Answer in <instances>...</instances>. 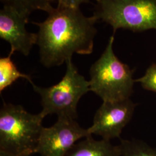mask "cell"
<instances>
[{"instance_id": "10", "label": "cell", "mask_w": 156, "mask_h": 156, "mask_svg": "<svg viewBox=\"0 0 156 156\" xmlns=\"http://www.w3.org/2000/svg\"><path fill=\"white\" fill-rule=\"evenodd\" d=\"M10 53L5 57L0 58V92L1 93L9 86H11L19 78L27 80L31 84L33 83L31 78L27 74L20 73L16 66L13 62Z\"/></svg>"}, {"instance_id": "1", "label": "cell", "mask_w": 156, "mask_h": 156, "mask_svg": "<svg viewBox=\"0 0 156 156\" xmlns=\"http://www.w3.org/2000/svg\"><path fill=\"white\" fill-rule=\"evenodd\" d=\"M48 13L44 22H33L39 27L37 45L44 67L60 66L75 53H92L98 22L94 17L85 16L79 8L59 5Z\"/></svg>"}, {"instance_id": "5", "label": "cell", "mask_w": 156, "mask_h": 156, "mask_svg": "<svg viewBox=\"0 0 156 156\" xmlns=\"http://www.w3.org/2000/svg\"><path fill=\"white\" fill-rule=\"evenodd\" d=\"M111 25L133 31L156 30V0H97L93 15Z\"/></svg>"}, {"instance_id": "12", "label": "cell", "mask_w": 156, "mask_h": 156, "mask_svg": "<svg viewBox=\"0 0 156 156\" xmlns=\"http://www.w3.org/2000/svg\"><path fill=\"white\" fill-rule=\"evenodd\" d=\"M119 146L122 156H156V149L136 140H121Z\"/></svg>"}, {"instance_id": "11", "label": "cell", "mask_w": 156, "mask_h": 156, "mask_svg": "<svg viewBox=\"0 0 156 156\" xmlns=\"http://www.w3.org/2000/svg\"><path fill=\"white\" fill-rule=\"evenodd\" d=\"M56 0H1L4 6L8 7L23 15L30 16L36 10L47 13L53 8L51 6Z\"/></svg>"}, {"instance_id": "6", "label": "cell", "mask_w": 156, "mask_h": 156, "mask_svg": "<svg viewBox=\"0 0 156 156\" xmlns=\"http://www.w3.org/2000/svg\"><path fill=\"white\" fill-rule=\"evenodd\" d=\"M91 134L80 126L75 119L58 117L49 127L41 130L36 153L41 156H66L79 140Z\"/></svg>"}, {"instance_id": "15", "label": "cell", "mask_w": 156, "mask_h": 156, "mask_svg": "<svg viewBox=\"0 0 156 156\" xmlns=\"http://www.w3.org/2000/svg\"><path fill=\"white\" fill-rule=\"evenodd\" d=\"M0 156H17L15 154H11V153H8V152H6L4 151H0Z\"/></svg>"}, {"instance_id": "7", "label": "cell", "mask_w": 156, "mask_h": 156, "mask_svg": "<svg viewBox=\"0 0 156 156\" xmlns=\"http://www.w3.org/2000/svg\"><path fill=\"white\" fill-rule=\"evenodd\" d=\"M136 104L130 98L115 102H103L95 113L93 123L87 128L90 134L109 140L119 138L131 120Z\"/></svg>"}, {"instance_id": "13", "label": "cell", "mask_w": 156, "mask_h": 156, "mask_svg": "<svg viewBox=\"0 0 156 156\" xmlns=\"http://www.w3.org/2000/svg\"><path fill=\"white\" fill-rule=\"evenodd\" d=\"M134 81L140 83L145 89L156 93V64L148 68L142 77Z\"/></svg>"}, {"instance_id": "4", "label": "cell", "mask_w": 156, "mask_h": 156, "mask_svg": "<svg viewBox=\"0 0 156 156\" xmlns=\"http://www.w3.org/2000/svg\"><path fill=\"white\" fill-rule=\"evenodd\" d=\"M66 71L57 83L48 87L32 83L33 89L41 97L42 109L40 112L45 117L56 114L58 117L76 119L79 101L90 90L89 82L80 74L72 58L66 62Z\"/></svg>"}, {"instance_id": "14", "label": "cell", "mask_w": 156, "mask_h": 156, "mask_svg": "<svg viewBox=\"0 0 156 156\" xmlns=\"http://www.w3.org/2000/svg\"><path fill=\"white\" fill-rule=\"evenodd\" d=\"M58 5L73 8H79L80 5L84 3H90V0H56ZM96 1L97 0H95Z\"/></svg>"}, {"instance_id": "2", "label": "cell", "mask_w": 156, "mask_h": 156, "mask_svg": "<svg viewBox=\"0 0 156 156\" xmlns=\"http://www.w3.org/2000/svg\"><path fill=\"white\" fill-rule=\"evenodd\" d=\"M45 117L19 105L4 103L0 110V151L19 156L36 153Z\"/></svg>"}, {"instance_id": "8", "label": "cell", "mask_w": 156, "mask_h": 156, "mask_svg": "<svg viewBox=\"0 0 156 156\" xmlns=\"http://www.w3.org/2000/svg\"><path fill=\"white\" fill-rule=\"evenodd\" d=\"M28 19V16L8 7L3 6L1 10L0 38L10 44V53L17 51L27 56L37 44V34L29 33L26 30Z\"/></svg>"}, {"instance_id": "9", "label": "cell", "mask_w": 156, "mask_h": 156, "mask_svg": "<svg viewBox=\"0 0 156 156\" xmlns=\"http://www.w3.org/2000/svg\"><path fill=\"white\" fill-rule=\"evenodd\" d=\"M66 156H122L119 145H112L110 140H95L92 135L78 142Z\"/></svg>"}, {"instance_id": "3", "label": "cell", "mask_w": 156, "mask_h": 156, "mask_svg": "<svg viewBox=\"0 0 156 156\" xmlns=\"http://www.w3.org/2000/svg\"><path fill=\"white\" fill-rule=\"evenodd\" d=\"M114 40L112 35L103 53L90 69V90L103 102L125 100L133 93V71L115 55Z\"/></svg>"}]
</instances>
